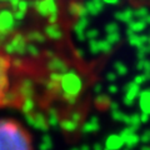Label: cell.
<instances>
[{
	"instance_id": "cell-1",
	"label": "cell",
	"mask_w": 150,
	"mask_h": 150,
	"mask_svg": "<svg viewBox=\"0 0 150 150\" xmlns=\"http://www.w3.org/2000/svg\"><path fill=\"white\" fill-rule=\"evenodd\" d=\"M0 109H15L38 115L41 110L35 100L28 73L10 55L0 51Z\"/></svg>"
},
{
	"instance_id": "cell-2",
	"label": "cell",
	"mask_w": 150,
	"mask_h": 150,
	"mask_svg": "<svg viewBox=\"0 0 150 150\" xmlns=\"http://www.w3.org/2000/svg\"><path fill=\"white\" fill-rule=\"evenodd\" d=\"M0 150H35L29 128L14 118H0Z\"/></svg>"
}]
</instances>
